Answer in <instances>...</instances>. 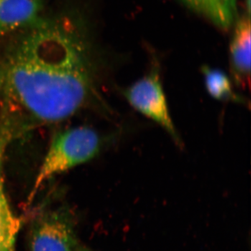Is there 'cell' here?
Masks as SVG:
<instances>
[{
  "instance_id": "obj_1",
  "label": "cell",
  "mask_w": 251,
  "mask_h": 251,
  "mask_svg": "<svg viewBox=\"0 0 251 251\" xmlns=\"http://www.w3.org/2000/svg\"><path fill=\"white\" fill-rule=\"evenodd\" d=\"M0 61V89L10 105L39 123L69 118L99 93L97 66L67 23L41 19L21 29Z\"/></svg>"
},
{
  "instance_id": "obj_2",
  "label": "cell",
  "mask_w": 251,
  "mask_h": 251,
  "mask_svg": "<svg viewBox=\"0 0 251 251\" xmlns=\"http://www.w3.org/2000/svg\"><path fill=\"white\" fill-rule=\"evenodd\" d=\"M124 126L110 138H105L89 126H77L54 135L36 176L33 194L48 180L92 161L98 156L105 142L125 135Z\"/></svg>"
},
{
  "instance_id": "obj_3",
  "label": "cell",
  "mask_w": 251,
  "mask_h": 251,
  "mask_svg": "<svg viewBox=\"0 0 251 251\" xmlns=\"http://www.w3.org/2000/svg\"><path fill=\"white\" fill-rule=\"evenodd\" d=\"M119 90L132 108L163 128L176 146L184 148V142L172 117L163 87L161 64L156 57L151 59L143 77Z\"/></svg>"
},
{
  "instance_id": "obj_4",
  "label": "cell",
  "mask_w": 251,
  "mask_h": 251,
  "mask_svg": "<svg viewBox=\"0 0 251 251\" xmlns=\"http://www.w3.org/2000/svg\"><path fill=\"white\" fill-rule=\"evenodd\" d=\"M78 246L76 222L67 208L44 211L31 224L30 251H74Z\"/></svg>"
},
{
  "instance_id": "obj_5",
  "label": "cell",
  "mask_w": 251,
  "mask_h": 251,
  "mask_svg": "<svg viewBox=\"0 0 251 251\" xmlns=\"http://www.w3.org/2000/svg\"><path fill=\"white\" fill-rule=\"evenodd\" d=\"M251 18L245 13L236 23L229 46L231 80L237 90L251 89Z\"/></svg>"
},
{
  "instance_id": "obj_6",
  "label": "cell",
  "mask_w": 251,
  "mask_h": 251,
  "mask_svg": "<svg viewBox=\"0 0 251 251\" xmlns=\"http://www.w3.org/2000/svg\"><path fill=\"white\" fill-rule=\"evenodd\" d=\"M46 0H0V38L41 19Z\"/></svg>"
},
{
  "instance_id": "obj_7",
  "label": "cell",
  "mask_w": 251,
  "mask_h": 251,
  "mask_svg": "<svg viewBox=\"0 0 251 251\" xmlns=\"http://www.w3.org/2000/svg\"><path fill=\"white\" fill-rule=\"evenodd\" d=\"M11 135L3 127L0 128V251H16L21 221L11 210L6 197L3 179V161Z\"/></svg>"
},
{
  "instance_id": "obj_8",
  "label": "cell",
  "mask_w": 251,
  "mask_h": 251,
  "mask_svg": "<svg viewBox=\"0 0 251 251\" xmlns=\"http://www.w3.org/2000/svg\"><path fill=\"white\" fill-rule=\"evenodd\" d=\"M188 9L211 21L216 27L227 29L237 16V0H179Z\"/></svg>"
},
{
  "instance_id": "obj_9",
  "label": "cell",
  "mask_w": 251,
  "mask_h": 251,
  "mask_svg": "<svg viewBox=\"0 0 251 251\" xmlns=\"http://www.w3.org/2000/svg\"><path fill=\"white\" fill-rule=\"evenodd\" d=\"M206 92L212 98L223 102L239 104L250 108V100L234 90L231 78L222 71L204 66L201 69Z\"/></svg>"
},
{
  "instance_id": "obj_10",
  "label": "cell",
  "mask_w": 251,
  "mask_h": 251,
  "mask_svg": "<svg viewBox=\"0 0 251 251\" xmlns=\"http://www.w3.org/2000/svg\"><path fill=\"white\" fill-rule=\"evenodd\" d=\"M74 251H92L85 247L79 245Z\"/></svg>"
}]
</instances>
